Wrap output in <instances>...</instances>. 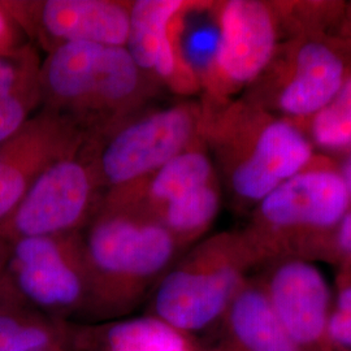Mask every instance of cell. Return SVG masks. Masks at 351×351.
<instances>
[{
	"label": "cell",
	"mask_w": 351,
	"mask_h": 351,
	"mask_svg": "<svg viewBox=\"0 0 351 351\" xmlns=\"http://www.w3.org/2000/svg\"><path fill=\"white\" fill-rule=\"evenodd\" d=\"M13 291L0 298V351H37L56 346L58 336L47 326L20 307Z\"/></svg>",
	"instance_id": "cell-19"
},
{
	"label": "cell",
	"mask_w": 351,
	"mask_h": 351,
	"mask_svg": "<svg viewBox=\"0 0 351 351\" xmlns=\"http://www.w3.org/2000/svg\"><path fill=\"white\" fill-rule=\"evenodd\" d=\"M107 351H190L182 332L156 316L113 324L106 336Z\"/></svg>",
	"instance_id": "cell-18"
},
{
	"label": "cell",
	"mask_w": 351,
	"mask_h": 351,
	"mask_svg": "<svg viewBox=\"0 0 351 351\" xmlns=\"http://www.w3.org/2000/svg\"><path fill=\"white\" fill-rule=\"evenodd\" d=\"M101 185L88 139L78 150L47 167L11 216L0 224V239L82 232L101 204Z\"/></svg>",
	"instance_id": "cell-4"
},
{
	"label": "cell",
	"mask_w": 351,
	"mask_h": 351,
	"mask_svg": "<svg viewBox=\"0 0 351 351\" xmlns=\"http://www.w3.org/2000/svg\"><path fill=\"white\" fill-rule=\"evenodd\" d=\"M337 310L351 314V285L339 293Z\"/></svg>",
	"instance_id": "cell-27"
},
{
	"label": "cell",
	"mask_w": 351,
	"mask_h": 351,
	"mask_svg": "<svg viewBox=\"0 0 351 351\" xmlns=\"http://www.w3.org/2000/svg\"><path fill=\"white\" fill-rule=\"evenodd\" d=\"M42 108L39 82L0 99V145L16 136Z\"/></svg>",
	"instance_id": "cell-22"
},
{
	"label": "cell",
	"mask_w": 351,
	"mask_h": 351,
	"mask_svg": "<svg viewBox=\"0 0 351 351\" xmlns=\"http://www.w3.org/2000/svg\"><path fill=\"white\" fill-rule=\"evenodd\" d=\"M213 181L208 155L194 143L138 182L107 191L101 202L136 208L152 219L169 203Z\"/></svg>",
	"instance_id": "cell-14"
},
{
	"label": "cell",
	"mask_w": 351,
	"mask_h": 351,
	"mask_svg": "<svg viewBox=\"0 0 351 351\" xmlns=\"http://www.w3.org/2000/svg\"><path fill=\"white\" fill-rule=\"evenodd\" d=\"M220 207V195L210 182L165 206L155 220L173 236L178 246L194 239L213 223Z\"/></svg>",
	"instance_id": "cell-17"
},
{
	"label": "cell",
	"mask_w": 351,
	"mask_h": 351,
	"mask_svg": "<svg viewBox=\"0 0 351 351\" xmlns=\"http://www.w3.org/2000/svg\"><path fill=\"white\" fill-rule=\"evenodd\" d=\"M38 82L42 108L71 119L88 137L101 136L146 108L162 88L139 69L125 47L94 43H68L49 51Z\"/></svg>",
	"instance_id": "cell-1"
},
{
	"label": "cell",
	"mask_w": 351,
	"mask_h": 351,
	"mask_svg": "<svg viewBox=\"0 0 351 351\" xmlns=\"http://www.w3.org/2000/svg\"><path fill=\"white\" fill-rule=\"evenodd\" d=\"M233 336L247 351H297L269 302L256 289L239 290L229 306Z\"/></svg>",
	"instance_id": "cell-16"
},
{
	"label": "cell",
	"mask_w": 351,
	"mask_h": 351,
	"mask_svg": "<svg viewBox=\"0 0 351 351\" xmlns=\"http://www.w3.org/2000/svg\"><path fill=\"white\" fill-rule=\"evenodd\" d=\"M343 180H345V184H346V186H348V190H349V193H350L351 195V159L346 164V167H345V172H343Z\"/></svg>",
	"instance_id": "cell-28"
},
{
	"label": "cell",
	"mask_w": 351,
	"mask_h": 351,
	"mask_svg": "<svg viewBox=\"0 0 351 351\" xmlns=\"http://www.w3.org/2000/svg\"><path fill=\"white\" fill-rule=\"evenodd\" d=\"M82 239L91 308L108 313L129 308L159 282L180 247L149 215L101 201Z\"/></svg>",
	"instance_id": "cell-2"
},
{
	"label": "cell",
	"mask_w": 351,
	"mask_h": 351,
	"mask_svg": "<svg viewBox=\"0 0 351 351\" xmlns=\"http://www.w3.org/2000/svg\"><path fill=\"white\" fill-rule=\"evenodd\" d=\"M313 155L308 141L288 123L263 128L250 151L232 167V190L245 201L262 202L289 178L301 173Z\"/></svg>",
	"instance_id": "cell-11"
},
{
	"label": "cell",
	"mask_w": 351,
	"mask_h": 351,
	"mask_svg": "<svg viewBox=\"0 0 351 351\" xmlns=\"http://www.w3.org/2000/svg\"><path fill=\"white\" fill-rule=\"evenodd\" d=\"M39 68L40 60L32 42L19 50L0 55V99L38 84Z\"/></svg>",
	"instance_id": "cell-21"
},
{
	"label": "cell",
	"mask_w": 351,
	"mask_h": 351,
	"mask_svg": "<svg viewBox=\"0 0 351 351\" xmlns=\"http://www.w3.org/2000/svg\"><path fill=\"white\" fill-rule=\"evenodd\" d=\"M23 29L47 52L68 43L125 47L132 1L42 0L4 1Z\"/></svg>",
	"instance_id": "cell-7"
},
{
	"label": "cell",
	"mask_w": 351,
	"mask_h": 351,
	"mask_svg": "<svg viewBox=\"0 0 351 351\" xmlns=\"http://www.w3.org/2000/svg\"><path fill=\"white\" fill-rule=\"evenodd\" d=\"M221 250H204L169 268L154 293L155 316L180 332L199 330L229 308L241 271Z\"/></svg>",
	"instance_id": "cell-6"
},
{
	"label": "cell",
	"mask_w": 351,
	"mask_h": 351,
	"mask_svg": "<svg viewBox=\"0 0 351 351\" xmlns=\"http://www.w3.org/2000/svg\"><path fill=\"white\" fill-rule=\"evenodd\" d=\"M326 330L332 341L351 348V314L337 310L328 317Z\"/></svg>",
	"instance_id": "cell-24"
},
{
	"label": "cell",
	"mask_w": 351,
	"mask_h": 351,
	"mask_svg": "<svg viewBox=\"0 0 351 351\" xmlns=\"http://www.w3.org/2000/svg\"><path fill=\"white\" fill-rule=\"evenodd\" d=\"M88 134L60 113L40 108L12 138L0 145V224L40 173L78 150Z\"/></svg>",
	"instance_id": "cell-8"
},
{
	"label": "cell",
	"mask_w": 351,
	"mask_h": 351,
	"mask_svg": "<svg viewBox=\"0 0 351 351\" xmlns=\"http://www.w3.org/2000/svg\"><path fill=\"white\" fill-rule=\"evenodd\" d=\"M313 136L324 149L351 147V78L326 108L315 114Z\"/></svg>",
	"instance_id": "cell-20"
},
{
	"label": "cell",
	"mask_w": 351,
	"mask_h": 351,
	"mask_svg": "<svg viewBox=\"0 0 351 351\" xmlns=\"http://www.w3.org/2000/svg\"><path fill=\"white\" fill-rule=\"evenodd\" d=\"M350 193L342 175L332 171L301 172L261 202L264 219L278 226H332L348 213Z\"/></svg>",
	"instance_id": "cell-12"
},
{
	"label": "cell",
	"mask_w": 351,
	"mask_h": 351,
	"mask_svg": "<svg viewBox=\"0 0 351 351\" xmlns=\"http://www.w3.org/2000/svg\"><path fill=\"white\" fill-rule=\"evenodd\" d=\"M339 245L346 252H351V213H348L339 221Z\"/></svg>",
	"instance_id": "cell-25"
},
{
	"label": "cell",
	"mask_w": 351,
	"mask_h": 351,
	"mask_svg": "<svg viewBox=\"0 0 351 351\" xmlns=\"http://www.w3.org/2000/svg\"><path fill=\"white\" fill-rule=\"evenodd\" d=\"M343 81V64L324 45L307 43L297 55L295 73L280 95V107L291 116L320 112L336 98Z\"/></svg>",
	"instance_id": "cell-15"
},
{
	"label": "cell",
	"mask_w": 351,
	"mask_h": 351,
	"mask_svg": "<svg viewBox=\"0 0 351 351\" xmlns=\"http://www.w3.org/2000/svg\"><path fill=\"white\" fill-rule=\"evenodd\" d=\"M5 276L21 301L47 313L91 308L82 232L7 242Z\"/></svg>",
	"instance_id": "cell-5"
},
{
	"label": "cell",
	"mask_w": 351,
	"mask_h": 351,
	"mask_svg": "<svg viewBox=\"0 0 351 351\" xmlns=\"http://www.w3.org/2000/svg\"><path fill=\"white\" fill-rule=\"evenodd\" d=\"M37 351H62V349L59 348V345H56V346H51V348H47V349H42V350Z\"/></svg>",
	"instance_id": "cell-29"
},
{
	"label": "cell",
	"mask_w": 351,
	"mask_h": 351,
	"mask_svg": "<svg viewBox=\"0 0 351 351\" xmlns=\"http://www.w3.org/2000/svg\"><path fill=\"white\" fill-rule=\"evenodd\" d=\"M199 117L189 103L150 107L133 113L97 137H88L101 189L130 186L189 149Z\"/></svg>",
	"instance_id": "cell-3"
},
{
	"label": "cell",
	"mask_w": 351,
	"mask_h": 351,
	"mask_svg": "<svg viewBox=\"0 0 351 351\" xmlns=\"http://www.w3.org/2000/svg\"><path fill=\"white\" fill-rule=\"evenodd\" d=\"M268 298L297 345L313 343L326 332L329 289L314 265L291 262L278 268L271 281Z\"/></svg>",
	"instance_id": "cell-13"
},
{
	"label": "cell",
	"mask_w": 351,
	"mask_h": 351,
	"mask_svg": "<svg viewBox=\"0 0 351 351\" xmlns=\"http://www.w3.org/2000/svg\"><path fill=\"white\" fill-rule=\"evenodd\" d=\"M219 43L213 68L229 85H245L262 73L276 43L271 13L256 0H229L219 12Z\"/></svg>",
	"instance_id": "cell-10"
},
{
	"label": "cell",
	"mask_w": 351,
	"mask_h": 351,
	"mask_svg": "<svg viewBox=\"0 0 351 351\" xmlns=\"http://www.w3.org/2000/svg\"><path fill=\"white\" fill-rule=\"evenodd\" d=\"M27 43L23 29L7 10L4 1H0V55L19 50Z\"/></svg>",
	"instance_id": "cell-23"
},
{
	"label": "cell",
	"mask_w": 351,
	"mask_h": 351,
	"mask_svg": "<svg viewBox=\"0 0 351 351\" xmlns=\"http://www.w3.org/2000/svg\"><path fill=\"white\" fill-rule=\"evenodd\" d=\"M5 255H7V243L0 239V298L12 291L5 276Z\"/></svg>",
	"instance_id": "cell-26"
},
{
	"label": "cell",
	"mask_w": 351,
	"mask_h": 351,
	"mask_svg": "<svg viewBox=\"0 0 351 351\" xmlns=\"http://www.w3.org/2000/svg\"><path fill=\"white\" fill-rule=\"evenodd\" d=\"M190 3L184 0H136L130 5L125 49L139 69L160 88L184 93L193 73L177 40L180 17Z\"/></svg>",
	"instance_id": "cell-9"
}]
</instances>
